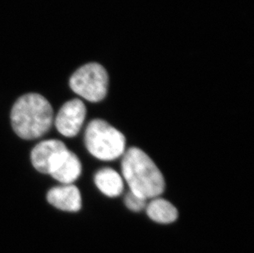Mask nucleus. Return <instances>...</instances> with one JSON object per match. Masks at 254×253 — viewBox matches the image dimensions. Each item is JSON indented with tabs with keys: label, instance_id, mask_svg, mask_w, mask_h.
<instances>
[{
	"label": "nucleus",
	"instance_id": "10",
	"mask_svg": "<svg viewBox=\"0 0 254 253\" xmlns=\"http://www.w3.org/2000/svg\"><path fill=\"white\" fill-rule=\"evenodd\" d=\"M146 214L151 220L159 224H171L179 216L177 208L166 199L156 197L146 205Z\"/></svg>",
	"mask_w": 254,
	"mask_h": 253
},
{
	"label": "nucleus",
	"instance_id": "5",
	"mask_svg": "<svg viewBox=\"0 0 254 253\" xmlns=\"http://www.w3.org/2000/svg\"><path fill=\"white\" fill-rule=\"evenodd\" d=\"M86 109L79 99H73L63 105L55 120L56 128L63 136L73 137L79 133L86 119Z\"/></svg>",
	"mask_w": 254,
	"mask_h": 253
},
{
	"label": "nucleus",
	"instance_id": "3",
	"mask_svg": "<svg viewBox=\"0 0 254 253\" xmlns=\"http://www.w3.org/2000/svg\"><path fill=\"white\" fill-rule=\"evenodd\" d=\"M85 145L91 155L98 160L112 161L125 152L124 134L105 120H91L85 131Z\"/></svg>",
	"mask_w": 254,
	"mask_h": 253
},
{
	"label": "nucleus",
	"instance_id": "1",
	"mask_svg": "<svg viewBox=\"0 0 254 253\" xmlns=\"http://www.w3.org/2000/svg\"><path fill=\"white\" fill-rule=\"evenodd\" d=\"M121 171L130 191L141 198H156L165 191L166 182L162 173L141 149L131 147L125 151L121 161Z\"/></svg>",
	"mask_w": 254,
	"mask_h": 253
},
{
	"label": "nucleus",
	"instance_id": "4",
	"mask_svg": "<svg viewBox=\"0 0 254 253\" xmlns=\"http://www.w3.org/2000/svg\"><path fill=\"white\" fill-rule=\"evenodd\" d=\"M69 86L82 98L90 102H99L108 92V73L101 64L87 63L72 75Z\"/></svg>",
	"mask_w": 254,
	"mask_h": 253
},
{
	"label": "nucleus",
	"instance_id": "11",
	"mask_svg": "<svg viewBox=\"0 0 254 253\" xmlns=\"http://www.w3.org/2000/svg\"><path fill=\"white\" fill-rule=\"evenodd\" d=\"M125 203L127 209L134 212H139L146 206V200L135 195L131 191L125 196Z\"/></svg>",
	"mask_w": 254,
	"mask_h": 253
},
{
	"label": "nucleus",
	"instance_id": "6",
	"mask_svg": "<svg viewBox=\"0 0 254 253\" xmlns=\"http://www.w3.org/2000/svg\"><path fill=\"white\" fill-rule=\"evenodd\" d=\"M82 170V164L78 157L66 148L54 160L49 175L63 184H72L80 177Z\"/></svg>",
	"mask_w": 254,
	"mask_h": 253
},
{
	"label": "nucleus",
	"instance_id": "7",
	"mask_svg": "<svg viewBox=\"0 0 254 253\" xmlns=\"http://www.w3.org/2000/svg\"><path fill=\"white\" fill-rule=\"evenodd\" d=\"M47 200L57 209L77 212L82 208V196L79 189L73 184H63L48 191Z\"/></svg>",
	"mask_w": 254,
	"mask_h": 253
},
{
	"label": "nucleus",
	"instance_id": "9",
	"mask_svg": "<svg viewBox=\"0 0 254 253\" xmlns=\"http://www.w3.org/2000/svg\"><path fill=\"white\" fill-rule=\"evenodd\" d=\"M94 182L97 189L109 197L120 196L125 189L122 176L111 168H104L97 171Z\"/></svg>",
	"mask_w": 254,
	"mask_h": 253
},
{
	"label": "nucleus",
	"instance_id": "2",
	"mask_svg": "<svg viewBox=\"0 0 254 253\" xmlns=\"http://www.w3.org/2000/svg\"><path fill=\"white\" fill-rule=\"evenodd\" d=\"M53 120L52 106L40 94L21 96L11 111L12 128L17 136L26 140L43 136L51 129Z\"/></svg>",
	"mask_w": 254,
	"mask_h": 253
},
{
	"label": "nucleus",
	"instance_id": "8",
	"mask_svg": "<svg viewBox=\"0 0 254 253\" xmlns=\"http://www.w3.org/2000/svg\"><path fill=\"white\" fill-rule=\"evenodd\" d=\"M67 148L60 140H46L37 144L31 151V162L39 172L49 175L50 169L58 155Z\"/></svg>",
	"mask_w": 254,
	"mask_h": 253
}]
</instances>
